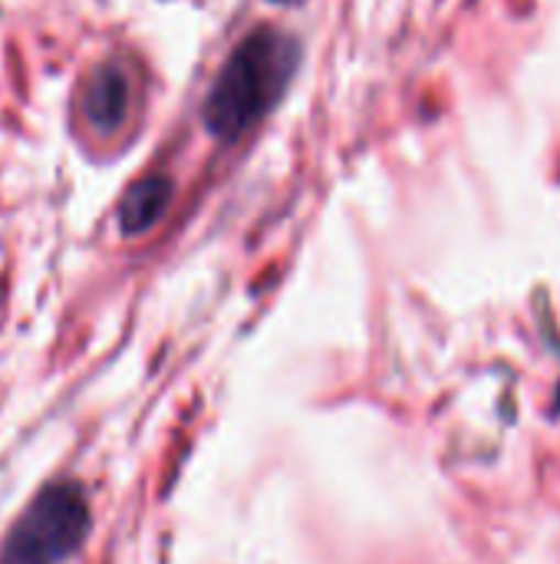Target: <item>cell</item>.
<instances>
[{"label": "cell", "instance_id": "6da1fadb", "mask_svg": "<svg viewBox=\"0 0 560 564\" xmlns=\"http://www.w3.org/2000/svg\"><path fill=\"white\" fill-rule=\"evenodd\" d=\"M300 63V43L277 26L251 30L221 63L205 106L201 122L221 142H238L257 122L274 112L294 83Z\"/></svg>", "mask_w": 560, "mask_h": 564}, {"label": "cell", "instance_id": "7a4b0ae2", "mask_svg": "<svg viewBox=\"0 0 560 564\" xmlns=\"http://www.w3.org/2000/svg\"><path fill=\"white\" fill-rule=\"evenodd\" d=\"M92 529L86 492L76 482L43 486L3 539V564H63Z\"/></svg>", "mask_w": 560, "mask_h": 564}, {"label": "cell", "instance_id": "3957f363", "mask_svg": "<svg viewBox=\"0 0 560 564\" xmlns=\"http://www.w3.org/2000/svg\"><path fill=\"white\" fill-rule=\"evenodd\" d=\"M129 102H132V83L129 73L119 63H102L83 93V112L86 122L99 132H116L125 116H129Z\"/></svg>", "mask_w": 560, "mask_h": 564}, {"label": "cell", "instance_id": "277c9868", "mask_svg": "<svg viewBox=\"0 0 560 564\" xmlns=\"http://www.w3.org/2000/svg\"><path fill=\"white\" fill-rule=\"evenodd\" d=\"M172 195H175V185L168 175H145L139 178L122 205H119V228L122 235H145L149 228H155L162 221V215L168 212L172 205Z\"/></svg>", "mask_w": 560, "mask_h": 564}, {"label": "cell", "instance_id": "5b68a950", "mask_svg": "<svg viewBox=\"0 0 560 564\" xmlns=\"http://www.w3.org/2000/svg\"><path fill=\"white\" fill-rule=\"evenodd\" d=\"M271 3H297V0H271Z\"/></svg>", "mask_w": 560, "mask_h": 564}]
</instances>
